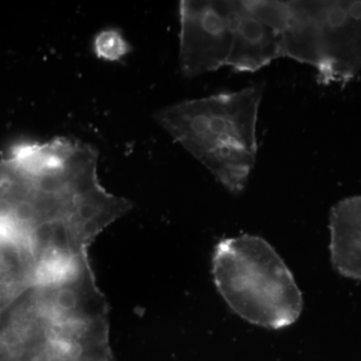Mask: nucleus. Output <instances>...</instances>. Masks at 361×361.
Masks as SVG:
<instances>
[{
  "instance_id": "obj_1",
  "label": "nucleus",
  "mask_w": 361,
  "mask_h": 361,
  "mask_svg": "<svg viewBox=\"0 0 361 361\" xmlns=\"http://www.w3.org/2000/svg\"><path fill=\"white\" fill-rule=\"evenodd\" d=\"M97 158L90 145L56 137L16 145L0 160V224L27 242L39 273L89 257L97 237L129 212L127 199L102 186Z\"/></svg>"
},
{
  "instance_id": "obj_2",
  "label": "nucleus",
  "mask_w": 361,
  "mask_h": 361,
  "mask_svg": "<svg viewBox=\"0 0 361 361\" xmlns=\"http://www.w3.org/2000/svg\"><path fill=\"white\" fill-rule=\"evenodd\" d=\"M0 361H116L89 258L37 275L0 313Z\"/></svg>"
},
{
  "instance_id": "obj_3",
  "label": "nucleus",
  "mask_w": 361,
  "mask_h": 361,
  "mask_svg": "<svg viewBox=\"0 0 361 361\" xmlns=\"http://www.w3.org/2000/svg\"><path fill=\"white\" fill-rule=\"evenodd\" d=\"M263 85L172 104L156 120L232 194L245 189L257 156Z\"/></svg>"
},
{
  "instance_id": "obj_4",
  "label": "nucleus",
  "mask_w": 361,
  "mask_h": 361,
  "mask_svg": "<svg viewBox=\"0 0 361 361\" xmlns=\"http://www.w3.org/2000/svg\"><path fill=\"white\" fill-rule=\"evenodd\" d=\"M213 276L229 307L251 324L285 329L302 312V294L293 275L260 237L221 240L214 252Z\"/></svg>"
},
{
  "instance_id": "obj_5",
  "label": "nucleus",
  "mask_w": 361,
  "mask_h": 361,
  "mask_svg": "<svg viewBox=\"0 0 361 361\" xmlns=\"http://www.w3.org/2000/svg\"><path fill=\"white\" fill-rule=\"evenodd\" d=\"M285 58L313 66L322 85H345L361 71V0L287 1Z\"/></svg>"
},
{
  "instance_id": "obj_6",
  "label": "nucleus",
  "mask_w": 361,
  "mask_h": 361,
  "mask_svg": "<svg viewBox=\"0 0 361 361\" xmlns=\"http://www.w3.org/2000/svg\"><path fill=\"white\" fill-rule=\"evenodd\" d=\"M238 2H180L179 56L184 77H199L227 66Z\"/></svg>"
},
{
  "instance_id": "obj_7",
  "label": "nucleus",
  "mask_w": 361,
  "mask_h": 361,
  "mask_svg": "<svg viewBox=\"0 0 361 361\" xmlns=\"http://www.w3.org/2000/svg\"><path fill=\"white\" fill-rule=\"evenodd\" d=\"M287 16V1H239L227 66L239 73H253L285 58Z\"/></svg>"
},
{
  "instance_id": "obj_8",
  "label": "nucleus",
  "mask_w": 361,
  "mask_h": 361,
  "mask_svg": "<svg viewBox=\"0 0 361 361\" xmlns=\"http://www.w3.org/2000/svg\"><path fill=\"white\" fill-rule=\"evenodd\" d=\"M330 257L342 276L361 281V196L343 199L329 218Z\"/></svg>"
},
{
  "instance_id": "obj_9",
  "label": "nucleus",
  "mask_w": 361,
  "mask_h": 361,
  "mask_svg": "<svg viewBox=\"0 0 361 361\" xmlns=\"http://www.w3.org/2000/svg\"><path fill=\"white\" fill-rule=\"evenodd\" d=\"M39 265L23 237L0 224V313L35 282Z\"/></svg>"
},
{
  "instance_id": "obj_10",
  "label": "nucleus",
  "mask_w": 361,
  "mask_h": 361,
  "mask_svg": "<svg viewBox=\"0 0 361 361\" xmlns=\"http://www.w3.org/2000/svg\"><path fill=\"white\" fill-rule=\"evenodd\" d=\"M94 51L104 61H120L129 51V45L120 32L114 30H103L94 39Z\"/></svg>"
}]
</instances>
